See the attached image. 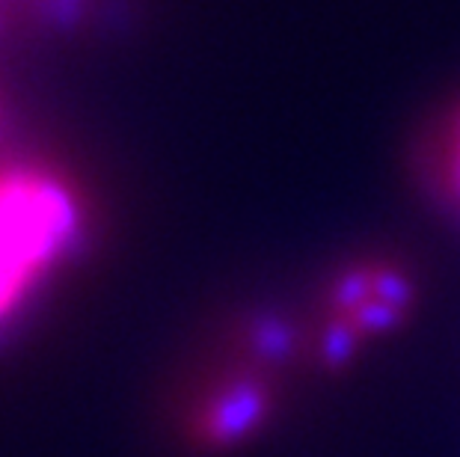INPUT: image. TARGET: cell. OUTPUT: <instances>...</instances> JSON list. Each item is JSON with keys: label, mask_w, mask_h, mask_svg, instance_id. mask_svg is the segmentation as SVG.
<instances>
[{"label": "cell", "mask_w": 460, "mask_h": 457, "mask_svg": "<svg viewBox=\"0 0 460 457\" xmlns=\"http://www.w3.org/2000/svg\"><path fill=\"white\" fill-rule=\"evenodd\" d=\"M413 286L398 261L362 259L345 265L330 286V318L336 345H350L393 327L407 312Z\"/></svg>", "instance_id": "cell-1"}, {"label": "cell", "mask_w": 460, "mask_h": 457, "mask_svg": "<svg viewBox=\"0 0 460 457\" xmlns=\"http://www.w3.org/2000/svg\"><path fill=\"white\" fill-rule=\"evenodd\" d=\"M419 176L428 193L460 214V101L446 107L419 145Z\"/></svg>", "instance_id": "cell-2"}]
</instances>
